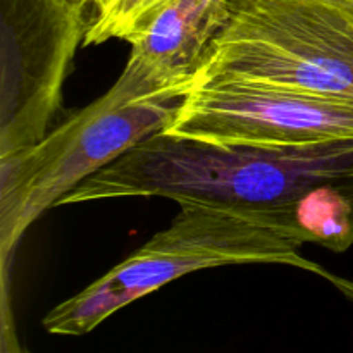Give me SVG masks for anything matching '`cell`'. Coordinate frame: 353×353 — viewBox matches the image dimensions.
<instances>
[{
  "instance_id": "6da1fadb",
  "label": "cell",
  "mask_w": 353,
  "mask_h": 353,
  "mask_svg": "<svg viewBox=\"0 0 353 353\" xmlns=\"http://www.w3.org/2000/svg\"><path fill=\"white\" fill-rule=\"evenodd\" d=\"M353 171V140L312 147L214 145L161 131L79 183L59 205L165 196L236 212L279 207Z\"/></svg>"
},
{
  "instance_id": "7a4b0ae2",
  "label": "cell",
  "mask_w": 353,
  "mask_h": 353,
  "mask_svg": "<svg viewBox=\"0 0 353 353\" xmlns=\"http://www.w3.org/2000/svg\"><path fill=\"white\" fill-rule=\"evenodd\" d=\"M164 231L83 292L64 300L43 319L50 334L83 336L123 307L174 279L203 269L243 264L295 265L324 274L300 254L302 243L240 212L203 203H183Z\"/></svg>"
},
{
  "instance_id": "3957f363",
  "label": "cell",
  "mask_w": 353,
  "mask_h": 353,
  "mask_svg": "<svg viewBox=\"0 0 353 353\" xmlns=\"http://www.w3.org/2000/svg\"><path fill=\"white\" fill-rule=\"evenodd\" d=\"M183 97L140 99L116 81L26 150L0 157V264L9 265L24 231L100 169L161 133Z\"/></svg>"
},
{
  "instance_id": "277c9868",
  "label": "cell",
  "mask_w": 353,
  "mask_h": 353,
  "mask_svg": "<svg viewBox=\"0 0 353 353\" xmlns=\"http://www.w3.org/2000/svg\"><path fill=\"white\" fill-rule=\"evenodd\" d=\"M207 79L353 97V2L228 0L193 85Z\"/></svg>"
},
{
  "instance_id": "5b68a950",
  "label": "cell",
  "mask_w": 353,
  "mask_h": 353,
  "mask_svg": "<svg viewBox=\"0 0 353 353\" xmlns=\"http://www.w3.org/2000/svg\"><path fill=\"white\" fill-rule=\"evenodd\" d=\"M165 133L214 145L312 147L353 140V97L248 79L199 81Z\"/></svg>"
},
{
  "instance_id": "8992f818",
  "label": "cell",
  "mask_w": 353,
  "mask_h": 353,
  "mask_svg": "<svg viewBox=\"0 0 353 353\" xmlns=\"http://www.w3.org/2000/svg\"><path fill=\"white\" fill-rule=\"evenodd\" d=\"M86 33L65 0H0V157L43 140Z\"/></svg>"
},
{
  "instance_id": "52a82bcc",
  "label": "cell",
  "mask_w": 353,
  "mask_h": 353,
  "mask_svg": "<svg viewBox=\"0 0 353 353\" xmlns=\"http://www.w3.org/2000/svg\"><path fill=\"white\" fill-rule=\"evenodd\" d=\"M226 17L228 0H165L126 37L131 54L117 81L140 99L185 97Z\"/></svg>"
},
{
  "instance_id": "ba28073f",
  "label": "cell",
  "mask_w": 353,
  "mask_h": 353,
  "mask_svg": "<svg viewBox=\"0 0 353 353\" xmlns=\"http://www.w3.org/2000/svg\"><path fill=\"white\" fill-rule=\"evenodd\" d=\"M240 214L302 245L345 252L353 245V171L316 185L285 205Z\"/></svg>"
},
{
  "instance_id": "9c48e42d",
  "label": "cell",
  "mask_w": 353,
  "mask_h": 353,
  "mask_svg": "<svg viewBox=\"0 0 353 353\" xmlns=\"http://www.w3.org/2000/svg\"><path fill=\"white\" fill-rule=\"evenodd\" d=\"M164 2L165 0H109L100 19L86 33L83 45H100L114 38L126 40L137 23Z\"/></svg>"
},
{
  "instance_id": "30bf717a",
  "label": "cell",
  "mask_w": 353,
  "mask_h": 353,
  "mask_svg": "<svg viewBox=\"0 0 353 353\" xmlns=\"http://www.w3.org/2000/svg\"><path fill=\"white\" fill-rule=\"evenodd\" d=\"M0 353H31L17 336L12 307H10L9 276L3 274L2 293H0Z\"/></svg>"
},
{
  "instance_id": "8fae6325",
  "label": "cell",
  "mask_w": 353,
  "mask_h": 353,
  "mask_svg": "<svg viewBox=\"0 0 353 353\" xmlns=\"http://www.w3.org/2000/svg\"><path fill=\"white\" fill-rule=\"evenodd\" d=\"M65 3L85 21L88 30L102 16V0H65Z\"/></svg>"
},
{
  "instance_id": "7c38bea8",
  "label": "cell",
  "mask_w": 353,
  "mask_h": 353,
  "mask_svg": "<svg viewBox=\"0 0 353 353\" xmlns=\"http://www.w3.org/2000/svg\"><path fill=\"white\" fill-rule=\"evenodd\" d=\"M323 278H326L327 281H330L331 285L338 290V292L343 293V295L347 296L350 302H353V281L352 279L341 278V276H336V274H331V272H327V271H324Z\"/></svg>"
},
{
  "instance_id": "4fadbf2b",
  "label": "cell",
  "mask_w": 353,
  "mask_h": 353,
  "mask_svg": "<svg viewBox=\"0 0 353 353\" xmlns=\"http://www.w3.org/2000/svg\"><path fill=\"white\" fill-rule=\"evenodd\" d=\"M107 2H109V0H102V7H103V9H105V6H107ZM102 12H103V10H102Z\"/></svg>"
},
{
  "instance_id": "5bb4252c",
  "label": "cell",
  "mask_w": 353,
  "mask_h": 353,
  "mask_svg": "<svg viewBox=\"0 0 353 353\" xmlns=\"http://www.w3.org/2000/svg\"><path fill=\"white\" fill-rule=\"evenodd\" d=\"M350 2H353V0H350Z\"/></svg>"
}]
</instances>
